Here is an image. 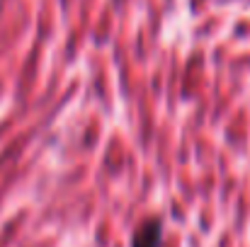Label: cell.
Instances as JSON below:
<instances>
[{
    "mask_svg": "<svg viewBox=\"0 0 250 247\" xmlns=\"http://www.w3.org/2000/svg\"><path fill=\"white\" fill-rule=\"evenodd\" d=\"M161 243H163V223L158 218H148L134 233L131 247H161Z\"/></svg>",
    "mask_w": 250,
    "mask_h": 247,
    "instance_id": "1",
    "label": "cell"
}]
</instances>
